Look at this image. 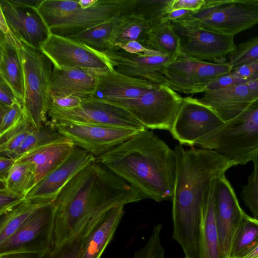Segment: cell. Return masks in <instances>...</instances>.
<instances>
[{"label": "cell", "instance_id": "obj_23", "mask_svg": "<svg viewBox=\"0 0 258 258\" xmlns=\"http://www.w3.org/2000/svg\"><path fill=\"white\" fill-rule=\"evenodd\" d=\"M20 42L11 32L8 26L1 29V77L12 88L17 98L23 105L24 79L19 47Z\"/></svg>", "mask_w": 258, "mask_h": 258}, {"label": "cell", "instance_id": "obj_22", "mask_svg": "<svg viewBox=\"0 0 258 258\" xmlns=\"http://www.w3.org/2000/svg\"><path fill=\"white\" fill-rule=\"evenodd\" d=\"M99 73L77 68L53 67L50 97L74 95L84 99L91 97L96 87Z\"/></svg>", "mask_w": 258, "mask_h": 258}, {"label": "cell", "instance_id": "obj_28", "mask_svg": "<svg viewBox=\"0 0 258 258\" xmlns=\"http://www.w3.org/2000/svg\"><path fill=\"white\" fill-rule=\"evenodd\" d=\"M145 47L165 56L178 57L181 54L180 38L168 21L162 20L151 28Z\"/></svg>", "mask_w": 258, "mask_h": 258}, {"label": "cell", "instance_id": "obj_1", "mask_svg": "<svg viewBox=\"0 0 258 258\" xmlns=\"http://www.w3.org/2000/svg\"><path fill=\"white\" fill-rule=\"evenodd\" d=\"M143 199L137 190L104 165L92 162L71 179L53 202L54 246L111 209Z\"/></svg>", "mask_w": 258, "mask_h": 258}, {"label": "cell", "instance_id": "obj_3", "mask_svg": "<svg viewBox=\"0 0 258 258\" xmlns=\"http://www.w3.org/2000/svg\"><path fill=\"white\" fill-rule=\"evenodd\" d=\"M102 164L137 190L158 202L172 201L175 178L174 150L146 129L97 157Z\"/></svg>", "mask_w": 258, "mask_h": 258}, {"label": "cell", "instance_id": "obj_39", "mask_svg": "<svg viewBox=\"0 0 258 258\" xmlns=\"http://www.w3.org/2000/svg\"><path fill=\"white\" fill-rule=\"evenodd\" d=\"M162 228V224L154 226L149 239L143 247L135 252L134 258H165V250L160 238Z\"/></svg>", "mask_w": 258, "mask_h": 258}, {"label": "cell", "instance_id": "obj_32", "mask_svg": "<svg viewBox=\"0 0 258 258\" xmlns=\"http://www.w3.org/2000/svg\"><path fill=\"white\" fill-rule=\"evenodd\" d=\"M36 183L34 166L30 163L16 161L8 175L5 186L10 190L26 198Z\"/></svg>", "mask_w": 258, "mask_h": 258}, {"label": "cell", "instance_id": "obj_40", "mask_svg": "<svg viewBox=\"0 0 258 258\" xmlns=\"http://www.w3.org/2000/svg\"><path fill=\"white\" fill-rule=\"evenodd\" d=\"M23 114V105L20 101L10 106L0 105V136L15 127Z\"/></svg>", "mask_w": 258, "mask_h": 258}, {"label": "cell", "instance_id": "obj_12", "mask_svg": "<svg viewBox=\"0 0 258 258\" xmlns=\"http://www.w3.org/2000/svg\"><path fill=\"white\" fill-rule=\"evenodd\" d=\"M180 38L181 54L198 60L227 62L226 57L235 49L234 37L186 22H171Z\"/></svg>", "mask_w": 258, "mask_h": 258}, {"label": "cell", "instance_id": "obj_2", "mask_svg": "<svg viewBox=\"0 0 258 258\" xmlns=\"http://www.w3.org/2000/svg\"><path fill=\"white\" fill-rule=\"evenodd\" d=\"M172 202L173 237L187 258H200L202 206L212 181L234 163L214 150L176 145Z\"/></svg>", "mask_w": 258, "mask_h": 258}, {"label": "cell", "instance_id": "obj_54", "mask_svg": "<svg viewBox=\"0 0 258 258\" xmlns=\"http://www.w3.org/2000/svg\"><path fill=\"white\" fill-rule=\"evenodd\" d=\"M185 258H187V257H185Z\"/></svg>", "mask_w": 258, "mask_h": 258}, {"label": "cell", "instance_id": "obj_4", "mask_svg": "<svg viewBox=\"0 0 258 258\" xmlns=\"http://www.w3.org/2000/svg\"><path fill=\"white\" fill-rule=\"evenodd\" d=\"M24 72L25 115L35 130L47 122L53 64L40 50L20 42Z\"/></svg>", "mask_w": 258, "mask_h": 258}, {"label": "cell", "instance_id": "obj_33", "mask_svg": "<svg viewBox=\"0 0 258 258\" xmlns=\"http://www.w3.org/2000/svg\"><path fill=\"white\" fill-rule=\"evenodd\" d=\"M257 241L258 220L246 214L235 233L230 258H239Z\"/></svg>", "mask_w": 258, "mask_h": 258}, {"label": "cell", "instance_id": "obj_51", "mask_svg": "<svg viewBox=\"0 0 258 258\" xmlns=\"http://www.w3.org/2000/svg\"><path fill=\"white\" fill-rule=\"evenodd\" d=\"M239 258H258V241L242 254Z\"/></svg>", "mask_w": 258, "mask_h": 258}, {"label": "cell", "instance_id": "obj_41", "mask_svg": "<svg viewBox=\"0 0 258 258\" xmlns=\"http://www.w3.org/2000/svg\"><path fill=\"white\" fill-rule=\"evenodd\" d=\"M25 198L8 189L5 186L0 189V216H2L20 205Z\"/></svg>", "mask_w": 258, "mask_h": 258}, {"label": "cell", "instance_id": "obj_52", "mask_svg": "<svg viewBox=\"0 0 258 258\" xmlns=\"http://www.w3.org/2000/svg\"><path fill=\"white\" fill-rule=\"evenodd\" d=\"M97 1V0H79L78 2L82 9H88L93 6Z\"/></svg>", "mask_w": 258, "mask_h": 258}, {"label": "cell", "instance_id": "obj_7", "mask_svg": "<svg viewBox=\"0 0 258 258\" xmlns=\"http://www.w3.org/2000/svg\"><path fill=\"white\" fill-rule=\"evenodd\" d=\"M225 122L210 107L188 96L182 102L169 131L181 146L208 149L215 133Z\"/></svg>", "mask_w": 258, "mask_h": 258}, {"label": "cell", "instance_id": "obj_50", "mask_svg": "<svg viewBox=\"0 0 258 258\" xmlns=\"http://www.w3.org/2000/svg\"><path fill=\"white\" fill-rule=\"evenodd\" d=\"M43 256L32 253H16L0 255V258H42Z\"/></svg>", "mask_w": 258, "mask_h": 258}, {"label": "cell", "instance_id": "obj_43", "mask_svg": "<svg viewBox=\"0 0 258 258\" xmlns=\"http://www.w3.org/2000/svg\"><path fill=\"white\" fill-rule=\"evenodd\" d=\"M235 76L246 80H251L258 77V60L241 64L233 69Z\"/></svg>", "mask_w": 258, "mask_h": 258}, {"label": "cell", "instance_id": "obj_30", "mask_svg": "<svg viewBox=\"0 0 258 258\" xmlns=\"http://www.w3.org/2000/svg\"><path fill=\"white\" fill-rule=\"evenodd\" d=\"M49 203H35L25 199L13 210L1 216L0 243L13 235L39 208Z\"/></svg>", "mask_w": 258, "mask_h": 258}, {"label": "cell", "instance_id": "obj_9", "mask_svg": "<svg viewBox=\"0 0 258 258\" xmlns=\"http://www.w3.org/2000/svg\"><path fill=\"white\" fill-rule=\"evenodd\" d=\"M53 202L42 206L13 235L0 243V255L32 253L42 256L54 247Z\"/></svg>", "mask_w": 258, "mask_h": 258}, {"label": "cell", "instance_id": "obj_16", "mask_svg": "<svg viewBox=\"0 0 258 258\" xmlns=\"http://www.w3.org/2000/svg\"><path fill=\"white\" fill-rule=\"evenodd\" d=\"M0 10L9 30L18 40L40 49L51 32L38 8L15 0H1Z\"/></svg>", "mask_w": 258, "mask_h": 258}, {"label": "cell", "instance_id": "obj_27", "mask_svg": "<svg viewBox=\"0 0 258 258\" xmlns=\"http://www.w3.org/2000/svg\"><path fill=\"white\" fill-rule=\"evenodd\" d=\"M121 17L119 13L106 22L69 37L102 53L116 49L113 40Z\"/></svg>", "mask_w": 258, "mask_h": 258}, {"label": "cell", "instance_id": "obj_36", "mask_svg": "<svg viewBox=\"0 0 258 258\" xmlns=\"http://www.w3.org/2000/svg\"><path fill=\"white\" fill-rule=\"evenodd\" d=\"M34 130L35 129L24 113L21 120L15 127L0 136L1 155L10 157L19 148L27 136Z\"/></svg>", "mask_w": 258, "mask_h": 258}, {"label": "cell", "instance_id": "obj_29", "mask_svg": "<svg viewBox=\"0 0 258 258\" xmlns=\"http://www.w3.org/2000/svg\"><path fill=\"white\" fill-rule=\"evenodd\" d=\"M152 24L143 18L134 14L122 15L115 34L113 45L116 48L132 41L145 46Z\"/></svg>", "mask_w": 258, "mask_h": 258}, {"label": "cell", "instance_id": "obj_53", "mask_svg": "<svg viewBox=\"0 0 258 258\" xmlns=\"http://www.w3.org/2000/svg\"><path fill=\"white\" fill-rule=\"evenodd\" d=\"M239 3L258 8V0H238Z\"/></svg>", "mask_w": 258, "mask_h": 258}, {"label": "cell", "instance_id": "obj_35", "mask_svg": "<svg viewBox=\"0 0 258 258\" xmlns=\"http://www.w3.org/2000/svg\"><path fill=\"white\" fill-rule=\"evenodd\" d=\"M101 217L87 222L74 235L59 245L54 246L52 250L42 258H80L82 246L86 236Z\"/></svg>", "mask_w": 258, "mask_h": 258}, {"label": "cell", "instance_id": "obj_38", "mask_svg": "<svg viewBox=\"0 0 258 258\" xmlns=\"http://www.w3.org/2000/svg\"><path fill=\"white\" fill-rule=\"evenodd\" d=\"M228 56L232 70L241 64L258 60V36L236 46Z\"/></svg>", "mask_w": 258, "mask_h": 258}, {"label": "cell", "instance_id": "obj_8", "mask_svg": "<svg viewBox=\"0 0 258 258\" xmlns=\"http://www.w3.org/2000/svg\"><path fill=\"white\" fill-rule=\"evenodd\" d=\"M182 100L174 90L162 84L139 98L113 104L126 108L146 129L170 131Z\"/></svg>", "mask_w": 258, "mask_h": 258}, {"label": "cell", "instance_id": "obj_11", "mask_svg": "<svg viewBox=\"0 0 258 258\" xmlns=\"http://www.w3.org/2000/svg\"><path fill=\"white\" fill-rule=\"evenodd\" d=\"M232 71L228 62H208L181 54L164 67L162 74L165 78V85L175 91L195 94L204 93L210 82Z\"/></svg>", "mask_w": 258, "mask_h": 258}, {"label": "cell", "instance_id": "obj_6", "mask_svg": "<svg viewBox=\"0 0 258 258\" xmlns=\"http://www.w3.org/2000/svg\"><path fill=\"white\" fill-rule=\"evenodd\" d=\"M53 124H80L107 126L143 131L146 128L125 108L93 97L82 99L70 109L50 108Z\"/></svg>", "mask_w": 258, "mask_h": 258}, {"label": "cell", "instance_id": "obj_34", "mask_svg": "<svg viewBox=\"0 0 258 258\" xmlns=\"http://www.w3.org/2000/svg\"><path fill=\"white\" fill-rule=\"evenodd\" d=\"M50 121L39 130H33L10 157L15 160L41 146L64 138Z\"/></svg>", "mask_w": 258, "mask_h": 258}, {"label": "cell", "instance_id": "obj_10", "mask_svg": "<svg viewBox=\"0 0 258 258\" xmlns=\"http://www.w3.org/2000/svg\"><path fill=\"white\" fill-rule=\"evenodd\" d=\"M179 22L189 23L234 36L258 24V8L238 0H231L230 4L216 7L212 0H206L200 10Z\"/></svg>", "mask_w": 258, "mask_h": 258}, {"label": "cell", "instance_id": "obj_20", "mask_svg": "<svg viewBox=\"0 0 258 258\" xmlns=\"http://www.w3.org/2000/svg\"><path fill=\"white\" fill-rule=\"evenodd\" d=\"M160 85L121 74L114 69L97 75V83L91 97L114 103L136 99L156 89Z\"/></svg>", "mask_w": 258, "mask_h": 258}, {"label": "cell", "instance_id": "obj_26", "mask_svg": "<svg viewBox=\"0 0 258 258\" xmlns=\"http://www.w3.org/2000/svg\"><path fill=\"white\" fill-rule=\"evenodd\" d=\"M216 178L211 182L203 203L200 258H225L220 244L215 219L214 189Z\"/></svg>", "mask_w": 258, "mask_h": 258}, {"label": "cell", "instance_id": "obj_18", "mask_svg": "<svg viewBox=\"0 0 258 258\" xmlns=\"http://www.w3.org/2000/svg\"><path fill=\"white\" fill-rule=\"evenodd\" d=\"M95 159L93 155L75 146L62 162L35 184L25 199L39 203L53 202L71 179Z\"/></svg>", "mask_w": 258, "mask_h": 258}, {"label": "cell", "instance_id": "obj_13", "mask_svg": "<svg viewBox=\"0 0 258 258\" xmlns=\"http://www.w3.org/2000/svg\"><path fill=\"white\" fill-rule=\"evenodd\" d=\"M40 50L56 68H77L98 73L114 69L105 54L69 37L51 33Z\"/></svg>", "mask_w": 258, "mask_h": 258}, {"label": "cell", "instance_id": "obj_37", "mask_svg": "<svg viewBox=\"0 0 258 258\" xmlns=\"http://www.w3.org/2000/svg\"><path fill=\"white\" fill-rule=\"evenodd\" d=\"M253 169L242 186L241 198L253 217L258 220V157L252 162Z\"/></svg>", "mask_w": 258, "mask_h": 258}, {"label": "cell", "instance_id": "obj_17", "mask_svg": "<svg viewBox=\"0 0 258 258\" xmlns=\"http://www.w3.org/2000/svg\"><path fill=\"white\" fill-rule=\"evenodd\" d=\"M125 0H97L91 8L82 9L74 1L61 19L48 26L51 33L70 37L99 25L121 13Z\"/></svg>", "mask_w": 258, "mask_h": 258}, {"label": "cell", "instance_id": "obj_14", "mask_svg": "<svg viewBox=\"0 0 258 258\" xmlns=\"http://www.w3.org/2000/svg\"><path fill=\"white\" fill-rule=\"evenodd\" d=\"M52 124L75 146L82 148L96 158L140 132L131 129L107 126L80 124Z\"/></svg>", "mask_w": 258, "mask_h": 258}, {"label": "cell", "instance_id": "obj_21", "mask_svg": "<svg viewBox=\"0 0 258 258\" xmlns=\"http://www.w3.org/2000/svg\"><path fill=\"white\" fill-rule=\"evenodd\" d=\"M257 99L246 82L225 89L206 91L198 99L226 122L242 114Z\"/></svg>", "mask_w": 258, "mask_h": 258}, {"label": "cell", "instance_id": "obj_48", "mask_svg": "<svg viewBox=\"0 0 258 258\" xmlns=\"http://www.w3.org/2000/svg\"><path fill=\"white\" fill-rule=\"evenodd\" d=\"M16 160L8 156L1 155L0 157V181L5 183L8 175L15 164Z\"/></svg>", "mask_w": 258, "mask_h": 258}, {"label": "cell", "instance_id": "obj_15", "mask_svg": "<svg viewBox=\"0 0 258 258\" xmlns=\"http://www.w3.org/2000/svg\"><path fill=\"white\" fill-rule=\"evenodd\" d=\"M215 214L220 244L225 258H230L236 230L246 214L225 175L215 180Z\"/></svg>", "mask_w": 258, "mask_h": 258}, {"label": "cell", "instance_id": "obj_19", "mask_svg": "<svg viewBox=\"0 0 258 258\" xmlns=\"http://www.w3.org/2000/svg\"><path fill=\"white\" fill-rule=\"evenodd\" d=\"M103 53L117 72L158 85H165L162 70L167 63L177 58L160 55L132 54L119 48Z\"/></svg>", "mask_w": 258, "mask_h": 258}, {"label": "cell", "instance_id": "obj_42", "mask_svg": "<svg viewBox=\"0 0 258 258\" xmlns=\"http://www.w3.org/2000/svg\"><path fill=\"white\" fill-rule=\"evenodd\" d=\"M247 81H248L235 76L231 72L222 75L210 82L206 86V91L225 89L235 85L243 84Z\"/></svg>", "mask_w": 258, "mask_h": 258}, {"label": "cell", "instance_id": "obj_47", "mask_svg": "<svg viewBox=\"0 0 258 258\" xmlns=\"http://www.w3.org/2000/svg\"><path fill=\"white\" fill-rule=\"evenodd\" d=\"M117 48L132 54L165 56L160 52L147 48L140 43L135 41H130Z\"/></svg>", "mask_w": 258, "mask_h": 258}, {"label": "cell", "instance_id": "obj_24", "mask_svg": "<svg viewBox=\"0 0 258 258\" xmlns=\"http://www.w3.org/2000/svg\"><path fill=\"white\" fill-rule=\"evenodd\" d=\"M124 206L113 208L94 225L82 246L80 258H100L123 215Z\"/></svg>", "mask_w": 258, "mask_h": 258}, {"label": "cell", "instance_id": "obj_49", "mask_svg": "<svg viewBox=\"0 0 258 258\" xmlns=\"http://www.w3.org/2000/svg\"><path fill=\"white\" fill-rule=\"evenodd\" d=\"M195 13V12L188 10H176L167 13L162 20L168 21L171 22H179Z\"/></svg>", "mask_w": 258, "mask_h": 258}, {"label": "cell", "instance_id": "obj_46", "mask_svg": "<svg viewBox=\"0 0 258 258\" xmlns=\"http://www.w3.org/2000/svg\"><path fill=\"white\" fill-rule=\"evenodd\" d=\"M17 101H20L12 88L0 77V105L10 106Z\"/></svg>", "mask_w": 258, "mask_h": 258}, {"label": "cell", "instance_id": "obj_31", "mask_svg": "<svg viewBox=\"0 0 258 258\" xmlns=\"http://www.w3.org/2000/svg\"><path fill=\"white\" fill-rule=\"evenodd\" d=\"M170 2L171 0H126L122 15L140 16L154 26L168 13Z\"/></svg>", "mask_w": 258, "mask_h": 258}, {"label": "cell", "instance_id": "obj_25", "mask_svg": "<svg viewBox=\"0 0 258 258\" xmlns=\"http://www.w3.org/2000/svg\"><path fill=\"white\" fill-rule=\"evenodd\" d=\"M74 147L73 143L64 137L34 149L16 161L32 164L37 183L62 162Z\"/></svg>", "mask_w": 258, "mask_h": 258}, {"label": "cell", "instance_id": "obj_45", "mask_svg": "<svg viewBox=\"0 0 258 258\" xmlns=\"http://www.w3.org/2000/svg\"><path fill=\"white\" fill-rule=\"evenodd\" d=\"M206 0H171L168 13L176 10L185 9L196 12L203 6Z\"/></svg>", "mask_w": 258, "mask_h": 258}, {"label": "cell", "instance_id": "obj_5", "mask_svg": "<svg viewBox=\"0 0 258 258\" xmlns=\"http://www.w3.org/2000/svg\"><path fill=\"white\" fill-rule=\"evenodd\" d=\"M208 150L231 160L235 166L253 162L258 157V99L215 133Z\"/></svg>", "mask_w": 258, "mask_h": 258}, {"label": "cell", "instance_id": "obj_44", "mask_svg": "<svg viewBox=\"0 0 258 258\" xmlns=\"http://www.w3.org/2000/svg\"><path fill=\"white\" fill-rule=\"evenodd\" d=\"M82 101V99L74 95L51 97H50V109H70L74 108L80 105Z\"/></svg>", "mask_w": 258, "mask_h": 258}]
</instances>
